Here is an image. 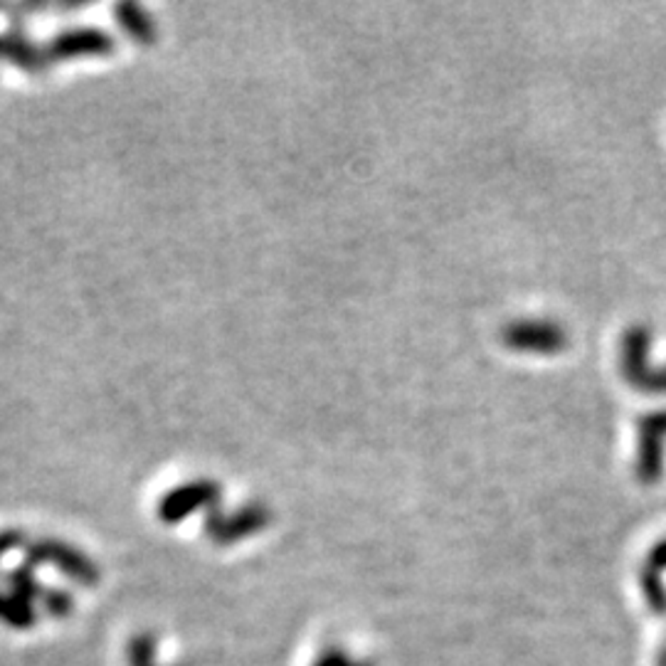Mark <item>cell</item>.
<instances>
[{
	"label": "cell",
	"mask_w": 666,
	"mask_h": 666,
	"mask_svg": "<svg viewBox=\"0 0 666 666\" xmlns=\"http://www.w3.org/2000/svg\"><path fill=\"white\" fill-rule=\"evenodd\" d=\"M507 344L519 350H540V354H550L563 346V333L556 329L554 323H516L507 331Z\"/></svg>",
	"instance_id": "obj_1"
},
{
	"label": "cell",
	"mask_w": 666,
	"mask_h": 666,
	"mask_svg": "<svg viewBox=\"0 0 666 666\" xmlns=\"http://www.w3.org/2000/svg\"><path fill=\"white\" fill-rule=\"evenodd\" d=\"M117 15H119V23L123 25V31H127L133 37V40L154 43L156 27H154V23L148 21V15L141 11L139 5L123 3V5L117 8Z\"/></svg>",
	"instance_id": "obj_5"
},
{
	"label": "cell",
	"mask_w": 666,
	"mask_h": 666,
	"mask_svg": "<svg viewBox=\"0 0 666 666\" xmlns=\"http://www.w3.org/2000/svg\"><path fill=\"white\" fill-rule=\"evenodd\" d=\"M111 37L102 31H74L64 33L52 43V57L64 60V57L78 55H107L111 52Z\"/></svg>",
	"instance_id": "obj_3"
},
{
	"label": "cell",
	"mask_w": 666,
	"mask_h": 666,
	"mask_svg": "<svg viewBox=\"0 0 666 666\" xmlns=\"http://www.w3.org/2000/svg\"><path fill=\"white\" fill-rule=\"evenodd\" d=\"M666 435V413H659L642 423L640 440V474L644 481H656L662 472V437Z\"/></svg>",
	"instance_id": "obj_2"
},
{
	"label": "cell",
	"mask_w": 666,
	"mask_h": 666,
	"mask_svg": "<svg viewBox=\"0 0 666 666\" xmlns=\"http://www.w3.org/2000/svg\"><path fill=\"white\" fill-rule=\"evenodd\" d=\"M215 493L217 487H213V484H188V487L168 493L166 501L160 503V513H164L166 521H180L188 516L190 509H198L200 503L215 499Z\"/></svg>",
	"instance_id": "obj_4"
}]
</instances>
